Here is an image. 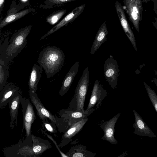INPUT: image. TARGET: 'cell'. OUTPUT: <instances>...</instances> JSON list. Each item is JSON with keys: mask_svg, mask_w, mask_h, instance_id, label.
<instances>
[{"mask_svg": "<svg viewBox=\"0 0 157 157\" xmlns=\"http://www.w3.org/2000/svg\"><path fill=\"white\" fill-rule=\"evenodd\" d=\"M64 60L65 56L63 51L58 47L50 46L41 51L38 62L44 70L47 78H49L61 69Z\"/></svg>", "mask_w": 157, "mask_h": 157, "instance_id": "6da1fadb", "label": "cell"}, {"mask_svg": "<svg viewBox=\"0 0 157 157\" xmlns=\"http://www.w3.org/2000/svg\"><path fill=\"white\" fill-rule=\"evenodd\" d=\"M89 67H86L75 88L74 94L67 109L74 111H84L86 95L89 83Z\"/></svg>", "mask_w": 157, "mask_h": 157, "instance_id": "7a4b0ae2", "label": "cell"}, {"mask_svg": "<svg viewBox=\"0 0 157 157\" xmlns=\"http://www.w3.org/2000/svg\"><path fill=\"white\" fill-rule=\"evenodd\" d=\"M31 25L19 29L11 36L8 45L6 54L9 62L20 53L27 44V37L29 33Z\"/></svg>", "mask_w": 157, "mask_h": 157, "instance_id": "3957f363", "label": "cell"}, {"mask_svg": "<svg viewBox=\"0 0 157 157\" xmlns=\"http://www.w3.org/2000/svg\"><path fill=\"white\" fill-rule=\"evenodd\" d=\"M21 104L23 118L22 131L25 129L26 139L32 141L31 126L36 119L32 103L29 98L24 97L22 98Z\"/></svg>", "mask_w": 157, "mask_h": 157, "instance_id": "277c9868", "label": "cell"}, {"mask_svg": "<svg viewBox=\"0 0 157 157\" xmlns=\"http://www.w3.org/2000/svg\"><path fill=\"white\" fill-rule=\"evenodd\" d=\"M129 18L137 31L140 30V22L142 20L143 6L141 0H123Z\"/></svg>", "mask_w": 157, "mask_h": 157, "instance_id": "5b68a950", "label": "cell"}, {"mask_svg": "<svg viewBox=\"0 0 157 157\" xmlns=\"http://www.w3.org/2000/svg\"><path fill=\"white\" fill-rule=\"evenodd\" d=\"M105 76L111 88L115 89L117 85L119 69L117 62L110 55L105 61L104 66Z\"/></svg>", "mask_w": 157, "mask_h": 157, "instance_id": "8992f818", "label": "cell"}, {"mask_svg": "<svg viewBox=\"0 0 157 157\" xmlns=\"http://www.w3.org/2000/svg\"><path fill=\"white\" fill-rule=\"evenodd\" d=\"M120 116V113H119L108 121L102 120L100 122L99 126L104 133L101 140L107 141L113 144H117L118 141L114 136L115 126Z\"/></svg>", "mask_w": 157, "mask_h": 157, "instance_id": "52a82bcc", "label": "cell"}, {"mask_svg": "<svg viewBox=\"0 0 157 157\" xmlns=\"http://www.w3.org/2000/svg\"><path fill=\"white\" fill-rule=\"evenodd\" d=\"M107 94V90L104 89L98 80H96L94 84L86 110L94 108L95 106L96 107L95 109H97L102 104Z\"/></svg>", "mask_w": 157, "mask_h": 157, "instance_id": "ba28073f", "label": "cell"}, {"mask_svg": "<svg viewBox=\"0 0 157 157\" xmlns=\"http://www.w3.org/2000/svg\"><path fill=\"white\" fill-rule=\"evenodd\" d=\"M115 7L124 31L131 42L134 49L137 51L135 37L126 18L123 7L120 2L117 1L116 2Z\"/></svg>", "mask_w": 157, "mask_h": 157, "instance_id": "9c48e42d", "label": "cell"}, {"mask_svg": "<svg viewBox=\"0 0 157 157\" xmlns=\"http://www.w3.org/2000/svg\"><path fill=\"white\" fill-rule=\"evenodd\" d=\"M96 109L92 108L84 111H74L62 109L58 113L60 117L65 119L71 126L73 124L88 117Z\"/></svg>", "mask_w": 157, "mask_h": 157, "instance_id": "30bf717a", "label": "cell"}, {"mask_svg": "<svg viewBox=\"0 0 157 157\" xmlns=\"http://www.w3.org/2000/svg\"><path fill=\"white\" fill-rule=\"evenodd\" d=\"M29 94L30 100L35 106L37 111V114L41 121H43L48 119L55 124V117L43 105L38 98L36 93L29 91Z\"/></svg>", "mask_w": 157, "mask_h": 157, "instance_id": "8fae6325", "label": "cell"}, {"mask_svg": "<svg viewBox=\"0 0 157 157\" xmlns=\"http://www.w3.org/2000/svg\"><path fill=\"white\" fill-rule=\"evenodd\" d=\"M86 6L85 4H82L73 10L59 22L48 31L45 35L41 37L40 40H43L47 36L55 32L69 23L73 21L82 12Z\"/></svg>", "mask_w": 157, "mask_h": 157, "instance_id": "7c38bea8", "label": "cell"}, {"mask_svg": "<svg viewBox=\"0 0 157 157\" xmlns=\"http://www.w3.org/2000/svg\"><path fill=\"white\" fill-rule=\"evenodd\" d=\"M88 119L87 117L73 124L63 135L61 142L58 145L59 148L63 147L71 142L72 138L82 130Z\"/></svg>", "mask_w": 157, "mask_h": 157, "instance_id": "4fadbf2b", "label": "cell"}, {"mask_svg": "<svg viewBox=\"0 0 157 157\" xmlns=\"http://www.w3.org/2000/svg\"><path fill=\"white\" fill-rule=\"evenodd\" d=\"M135 116V122L133 127L135 129L133 133L140 136H147L150 137L157 136L144 121L140 116L133 109Z\"/></svg>", "mask_w": 157, "mask_h": 157, "instance_id": "5bb4252c", "label": "cell"}, {"mask_svg": "<svg viewBox=\"0 0 157 157\" xmlns=\"http://www.w3.org/2000/svg\"><path fill=\"white\" fill-rule=\"evenodd\" d=\"M21 92L20 89L12 82L6 84L0 91V109L5 108L12 97Z\"/></svg>", "mask_w": 157, "mask_h": 157, "instance_id": "9a60e30c", "label": "cell"}, {"mask_svg": "<svg viewBox=\"0 0 157 157\" xmlns=\"http://www.w3.org/2000/svg\"><path fill=\"white\" fill-rule=\"evenodd\" d=\"M22 98L21 92H20L14 95L8 103L10 117V127L11 129L17 126L18 109Z\"/></svg>", "mask_w": 157, "mask_h": 157, "instance_id": "2e32d148", "label": "cell"}, {"mask_svg": "<svg viewBox=\"0 0 157 157\" xmlns=\"http://www.w3.org/2000/svg\"><path fill=\"white\" fill-rule=\"evenodd\" d=\"M79 63L78 61H76L72 66L66 75L59 91V94L60 96L64 95L69 90L78 72L79 66Z\"/></svg>", "mask_w": 157, "mask_h": 157, "instance_id": "e0dca14e", "label": "cell"}, {"mask_svg": "<svg viewBox=\"0 0 157 157\" xmlns=\"http://www.w3.org/2000/svg\"><path fill=\"white\" fill-rule=\"evenodd\" d=\"M108 31L106 21H104L99 29L91 48L90 54L93 55L99 48L102 44L107 40Z\"/></svg>", "mask_w": 157, "mask_h": 157, "instance_id": "ac0fdd59", "label": "cell"}, {"mask_svg": "<svg viewBox=\"0 0 157 157\" xmlns=\"http://www.w3.org/2000/svg\"><path fill=\"white\" fill-rule=\"evenodd\" d=\"M42 69L39 65L34 64L29 80V91L36 93L38 85L42 76Z\"/></svg>", "mask_w": 157, "mask_h": 157, "instance_id": "d6986e66", "label": "cell"}, {"mask_svg": "<svg viewBox=\"0 0 157 157\" xmlns=\"http://www.w3.org/2000/svg\"><path fill=\"white\" fill-rule=\"evenodd\" d=\"M33 151L35 157L39 156L46 150L52 148L50 143L48 140L38 137L32 134Z\"/></svg>", "mask_w": 157, "mask_h": 157, "instance_id": "ffe728a7", "label": "cell"}, {"mask_svg": "<svg viewBox=\"0 0 157 157\" xmlns=\"http://www.w3.org/2000/svg\"><path fill=\"white\" fill-rule=\"evenodd\" d=\"M66 155L69 157H94L96 155L95 153L87 150L83 144L72 146Z\"/></svg>", "mask_w": 157, "mask_h": 157, "instance_id": "44dd1931", "label": "cell"}, {"mask_svg": "<svg viewBox=\"0 0 157 157\" xmlns=\"http://www.w3.org/2000/svg\"><path fill=\"white\" fill-rule=\"evenodd\" d=\"M31 10V9H26L19 12L7 15L1 22L0 24V29H1L8 24L21 18Z\"/></svg>", "mask_w": 157, "mask_h": 157, "instance_id": "7402d4cb", "label": "cell"}, {"mask_svg": "<svg viewBox=\"0 0 157 157\" xmlns=\"http://www.w3.org/2000/svg\"><path fill=\"white\" fill-rule=\"evenodd\" d=\"M9 62L0 59V91L6 84L9 76Z\"/></svg>", "mask_w": 157, "mask_h": 157, "instance_id": "603a6c76", "label": "cell"}, {"mask_svg": "<svg viewBox=\"0 0 157 157\" xmlns=\"http://www.w3.org/2000/svg\"><path fill=\"white\" fill-rule=\"evenodd\" d=\"M56 125L60 132H65L71 126L68 122L62 117L56 116Z\"/></svg>", "mask_w": 157, "mask_h": 157, "instance_id": "cb8c5ba5", "label": "cell"}, {"mask_svg": "<svg viewBox=\"0 0 157 157\" xmlns=\"http://www.w3.org/2000/svg\"><path fill=\"white\" fill-rule=\"evenodd\" d=\"M66 10H62L54 12L47 17V22L51 25H53L57 23L66 13Z\"/></svg>", "mask_w": 157, "mask_h": 157, "instance_id": "d4e9b609", "label": "cell"}, {"mask_svg": "<svg viewBox=\"0 0 157 157\" xmlns=\"http://www.w3.org/2000/svg\"><path fill=\"white\" fill-rule=\"evenodd\" d=\"M144 83L149 98L157 112V95L155 91L151 89L145 82H144Z\"/></svg>", "mask_w": 157, "mask_h": 157, "instance_id": "484cf974", "label": "cell"}, {"mask_svg": "<svg viewBox=\"0 0 157 157\" xmlns=\"http://www.w3.org/2000/svg\"><path fill=\"white\" fill-rule=\"evenodd\" d=\"M47 119L45 120L42 121L43 124L42 125L43 128H45L47 130L51 133L54 134L56 136V133L58 131L56 129V124L53 121H51L49 123Z\"/></svg>", "mask_w": 157, "mask_h": 157, "instance_id": "4316f807", "label": "cell"}, {"mask_svg": "<svg viewBox=\"0 0 157 157\" xmlns=\"http://www.w3.org/2000/svg\"><path fill=\"white\" fill-rule=\"evenodd\" d=\"M75 0H47L45 3L49 5H62Z\"/></svg>", "mask_w": 157, "mask_h": 157, "instance_id": "83f0119b", "label": "cell"}, {"mask_svg": "<svg viewBox=\"0 0 157 157\" xmlns=\"http://www.w3.org/2000/svg\"><path fill=\"white\" fill-rule=\"evenodd\" d=\"M42 132L44 134H45L49 138L50 140H52L53 143L55 144L56 147H57V149L58 150L61 156L63 157H69L68 156L66 155V154H64L63 153L60 149L58 145L57 144L56 142L54 140L53 138L51 136L48 134L47 133H46L45 131L42 130Z\"/></svg>", "mask_w": 157, "mask_h": 157, "instance_id": "f1b7e54d", "label": "cell"}, {"mask_svg": "<svg viewBox=\"0 0 157 157\" xmlns=\"http://www.w3.org/2000/svg\"><path fill=\"white\" fill-rule=\"evenodd\" d=\"M5 0H0V7L1 8Z\"/></svg>", "mask_w": 157, "mask_h": 157, "instance_id": "f546056e", "label": "cell"}, {"mask_svg": "<svg viewBox=\"0 0 157 157\" xmlns=\"http://www.w3.org/2000/svg\"><path fill=\"white\" fill-rule=\"evenodd\" d=\"M152 81L154 82L156 85L157 87V79L156 78H154L153 80Z\"/></svg>", "mask_w": 157, "mask_h": 157, "instance_id": "4dcf8cb0", "label": "cell"}, {"mask_svg": "<svg viewBox=\"0 0 157 157\" xmlns=\"http://www.w3.org/2000/svg\"><path fill=\"white\" fill-rule=\"evenodd\" d=\"M153 25L157 29V20H156V22L153 24Z\"/></svg>", "mask_w": 157, "mask_h": 157, "instance_id": "1f68e13d", "label": "cell"}, {"mask_svg": "<svg viewBox=\"0 0 157 157\" xmlns=\"http://www.w3.org/2000/svg\"><path fill=\"white\" fill-rule=\"evenodd\" d=\"M27 0H21V1H22L24 2H26V1Z\"/></svg>", "mask_w": 157, "mask_h": 157, "instance_id": "d6a6232c", "label": "cell"}, {"mask_svg": "<svg viewBox=\"0 0 157 157\" xmlns=\"http://www.w3.org/2000/svg\"><path fill=\"white\" fill-rule=\"evenodd\" d=\"M144 0V1H145V2H146V1H147V0Z\"/></svg>", "mask_w": 157, "mask_h": 157, "instance_id": "836d02e7", "label": "cell"}]
</instances>
